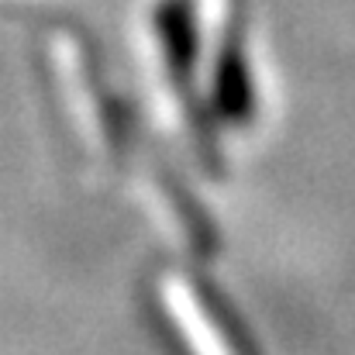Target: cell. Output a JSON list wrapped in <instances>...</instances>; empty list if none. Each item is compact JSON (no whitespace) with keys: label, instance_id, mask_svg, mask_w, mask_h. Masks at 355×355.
<instances>
[{"label":"cell","instance_id":"cell-3","mask_svg":"<svg viewBox=\"0 0 355 355\" xmlns=\"http://www.w3.org/2000/svg\"><path fill=\"white\" fill-rule=\"evenodd\" d=\"M197 297H200V307H204L211 328L221 335L228 355H262L259 345H255V338L248 335V328L241 324V318L235 314V307L228 304V297H225L221 290H214L211 283L200 279V283H197Z\"/></svg>","mask_w":355,"mask_h":355},{"label":"cell","instance_id":"cell-1","mask_svg":"<svg viewBox=\"0 0 355 355\" xmlns=\"http://www.w3.org/2000/svg\"><path fill=\"white\" fill-rule=\"evenodd\" d=\"M255 80H252V62H248V42H245V28L241 21H232L221 49H218V62H214V118H221L232 128H245L255 121Z\"/></svg>","mask_w":355,"mask_h":355},{"label":"cell","instance_id":"cell-2","mask_svg":"<svg viewBox=\"0 0 355 355\" xmlns=\"http://www.w3.org/2000/svg\"><path fill=\"white\" fill-rule=\"evenodd\" d=\"M155 35L162 45V59L169 80L183 101L193 97V73L200 59V31L190 0H162L155 10Z\"/></svg>","mask_w":355,"mask_h":355}]
</instances>
